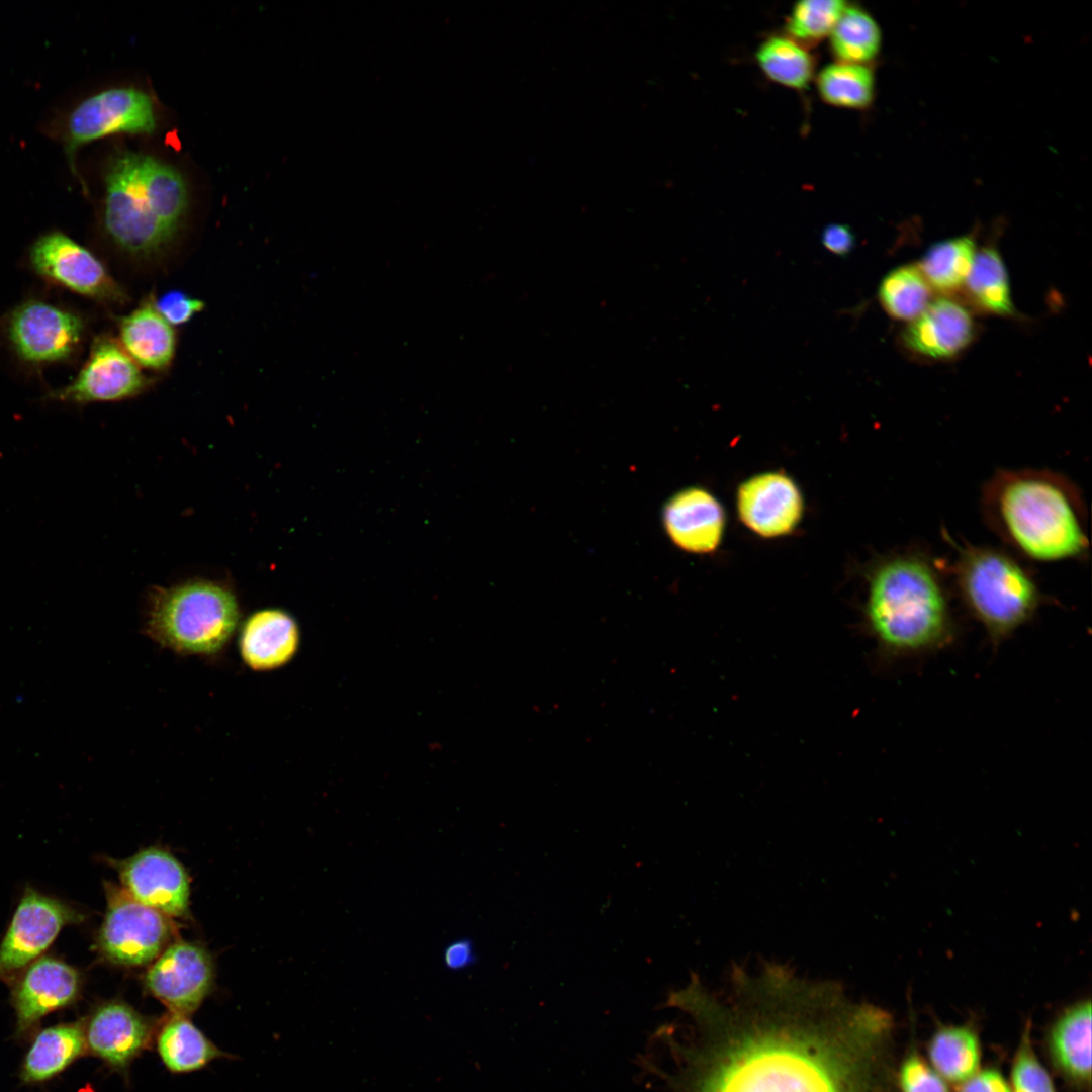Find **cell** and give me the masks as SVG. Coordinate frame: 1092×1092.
Returning <instances> with one entry per match:
<instances>
[{
  "instance_id": "obj_1",
  "label": "cell",
  "mask_w": 1092,
  "mask_h": 1092,
  "mask_svg": "<svg viewBox=\"0 0 1092 1092\" xmlns=\"http://www.w3.org/2000/svg\"><path fill=\"white\" fill-rule=\"evenodd\" d=\"M672 1007L690 1020L657 1027L637 1059L651 1091H877L890 1020L873 1007L712 1021L690 992Z\"/></svg>"
},
{
  "instance_id": "obj_2",
  "label": "cell",
  "mask_w": 1092,
  "mask_h": 1092,
  "mask_svg": "<svg viewBox=\"0 0 1092 1092\" xmlns=\"http://www.w3.org/2000/svg\"><path fill=\"white\" fill-rule=\"evenodd\" d=\"M988 527L1018 554L1039 562L1082 558L1087 512L1078 487L1049 470H998L982 491Z\"/></svg>"
},
{
  "instance_id": "obj_3",
  "label": "cell",
  "mask_w": 1092,
  "mask_h": 1092,
  "mask_svg": "<svg viewBox=\"0 0 1092 1092\" xmlns=\"http://www.w3.org/2000/svg\"><path fill=\"white\" fill-rule=\"evenodd\" d=\"M101 230L123 257L154 264L172 252L189 210L183 174L150 155L119 152L104 172Z\"/></svg>"
},
{
  "instance_id": "obj_4",
  "label": "cell",
  "mask_w": 1092,
  "mask_h": 1092,
  "mask_svg": "<svg viewBox=\"0 0 1092 1092\" xmlns=\"http://www.w3.org/2000/svg\"><path fill=\"white\" fill-rule=\"evenodd\" d=\"M866 614L876 639L894 654L937 649L952 635L950 608L939 572L919 552L893 555L875 568Z\"/></svg>"
},
{
  "instance_id": "obj_5",
  "label": "cell",
  "mask_w": 1092,
  "mask_h": 1092,
  "mask_svg": "<svg viewBox=\"0 0 1092 1092\" xmlns=\"http://www.w3.org/2000/svg\"><path fill=\"white\" fill-rule=\"evenodd\" d=\"M954 579L963 602L994 642L1027 623L1042 603L1032 575L1009 553L989 547L960 548Z\"/></svg>"
},
{
  "instance_id": "obj_6",
  "label": "cell",
  "mask_w": 1092,
  "mask_h": 1092,
  "mask_svg": "<svg viewBox=\"0 0 1092 1092\" xmlns=\"http://www.w3.org/2000/svg\"><path fill=\"white\" fill-rule=\"evenodd\" d=\"M147 634L182 654H213L232 637L239 621L234 593L210 580H191L151 592Z\"/></svg>"
},
{
  "instance_id": "obj_7",
  "label": "cell",
  "mask_w": 1092,
  "mask_h": 1092,
  "mask_svg": "<svg viewBox=\"0 0 1092 1092\" xmlns=\"http://www.w3.org/2000/svg\"><path fill=\"white\" fill-rule=\"evenodd\" d=\"M0 332L20 362L40 368L68 362L78 354L86 322L71 308L30 298L1 318Z\"/></svg>"
},
{
  "instance_id": "obj_8",
  "label": "cell",
  "mask_w": 1092,
  "mask_h": 1092,
  "mask_svg": "<svg viewBox=\"0 0 1092 1092\" xmlns=\"http://www.w3.org/2000/svg\"><path fill=\"white\" fill-rule=\"evenodd\" d=\"M105 915L95 940L97 953L110 964L124 967L153 962L172 935L169 917L111 883H105Z\"/></svg>"
},
{
  "instance_id": "obj_9",
  "label": "cell",
  "mask_w": 1092,
  "mask_h": 1092,
  "mask_svg": "<svg viewBox=\"0 0 1092 1092\" xmlns=\"http://www.w3.org/2000/svg\"><path fill=\"white\" fill-rule=\"evenodd\" d=\"M157 122L155 103L145 91L134 87L99 91L68 115L63 134L68 163L75 173V157L81 147L117 133L150 134Z\"/></svg>"
},
{
  "instance_id": "obj_10",
  "label": "cell",
  "mask_w": 1092,
  "mask_h": 1092,
  "mask_svg": "<svg viewBox=\"0 0 1092 1092\" xmlns=\"http://www.w3.org/2000/svg\"><path fill=\"white\" fill-rule=\"evenodd\" d=\"M28 264L47 282L106 304H123L127 295L105 265L67 234L51 231L28 250Z\"/></svg>"
},
{
  "instance_id": "obj_11",
  "label": "cell",
  "mask_w": 1092,
  "mask_h": 1092,
  "mask_svg": "<svg viewBox=\"0 0 1092 1092\" xmlns=\"http://www.w3.org/2000/svg\"><path fill=\"white\" fill-rule=\"evenodd\" d=\"M85 918L68 902L26 887L0 942V979L10 980L42 957L64 927Z\"/></svg>"
},
{
  "instance_id": "obj_12",
  "label": "cell",
  "mask_w": 1092,
  "mask_h": 1092,
  "mask_svg": "<svg viewBox=\"0 0 1092 1092\" xmlns=\"http://www.w3.org/2000/svg\"><path fill=\"white\" fill-rule=\"evenodd\" d=\"M151 381L120 343L108 335L96 337L87 360L66 386L51 391V401L81 406L136 396Z\"/></svg>"
},
{
  "instance_id": "obj_13",
  "label": "cell",
  "mask_w": 1092,
  "mask_h": 1092,
  "mask_svg": "<svg viewBox=\"0 0 1092 1092\" xmlns=\"http://www.w3.org/2000/svg\"><path fill=\"white\" fill-rule=\"evenodd\" d=\"M7 982L16 1014V1035L26 1036L44 1016L78 1000L83 977L63 959L43 954Z\"/></svg>"
},
{
  "instance_id": "obj_14",
  "label": "cell",
  "mask_w": 1092,
  "mask_h": 1092,
  "mask_svg": "<svg viewBox=\"0 0 1092 1092\" xmlns=\"http://www.w3.org/2000/svg\"><path fill=\"white\" fill-rule=\"evenodd\" d=\"M144 982L147 991L171 1013L188 1016L210 992L212 962L203 947L188 941H175L154 960Z\"/></svg>"
},
{
  "instance_id": "obj_15",
  "label": "cell",
  "mask_w": 1092,
  "mask_h": 1092,
  "mask_svg": "<svg viewBox=\"0 0 1092 1092\" xmlns=\"http://www.w3.org/2000/svg\"><path fill=\"white\" fill-rule=\"evenodd\" d=\"M83 1026L87 1051L124 1075L154 1036L153 1022L116 999L97 1004Z\"/></svg>"
},
{
  "instance_id": "obj_16",
  "label": "cell",
  "mask_w": 1092,
  "mask_h": 1092,
  "mask_svg": "<svg viewBox=\"0 0 1092 1092\" xmlns=\"http://www.w3.org/2000/svg\"><path fill=\"white\" fill-rule=\"evenodd\" d=\"M122 889L140 903L168 917L186 913L189 879L182 864L169 852L151 847L118 862Z\"/></svg>"
},
{
  "instance_id": "obj_17",
  "label": "cell",
  "mask_w": 1092,
  "mask_h": 1092,
  "mask_svg": "<svg viewBox=\"0 0 1092 1092\" xmlns=\"http://www.w3.org/2000/svg\"><path fill=\"white\" fill-rule=\"evenodd\" d=\"M743 524L755 534L774 538L791 533L801 520L803 498L796 483L781 472H765L745 480L737 491Z\"/></svg>"
},
{
  "instance_id": "obj_18",
  "label": "cell",
  "mask_w": 1092,
  "mask_h": 1092,
  "mask_svg": "<svg viewBox=\"0 0 1092 1092\" xmlns=\"http://www.w3.org/2000/svg\"><path fill=\"white\" fill-rule=\"evenodd\" d=\"M664 528L674 544L693 553H708L721 542L725 515L721 504L706 489L689 487L665 504Z\"/></svg>"
},
{
  "instance_id": "obj_19",
  "label": "cell",
  "mask_w": 1092,
  "mask_h": 1092,
  "mask_svg": "<svg viewBox=\"0 0 1092 1092\" xmlns=\"http://www.w3.org/2000/svg\"><path fill=\"white\" fill-rule=\"evenodd\" d=\"M975 333L970 312L959 302L939 298L928 304L902 333L904 345L915 354L949 358L963 351Z\"/></svg>"
},
{
  "instance_id": "obj_20",
  "label": "cell",
  "mask_w": 1092,
  "mask_h": 1092,
  "mask_svg": "<svg viewBox=\"0 0 1092 1092\" xmlns=\"http://www.w3.org/2000/svg\"><path fill=\"white\" fill-rule=\"evenodd\" d=\"M299 630L295 620L279 609L252 614L240 636L244 662L254 670H271L287 663L296 653Z\"/></svg>"
},
{
  "instance_id": "obj_21",
  "label": "cell",
  "mask_w": 1092,
  "mask_h": 1092,
  "mask_svg": "<svg viewBox=\"0 0 1092 1092\" xmlns=\"http://www.w3.org/2000/svg\"><path fill=\"white\" fill-rule=\"evenodd\" d=\"M119 343L142 368L162 371L170 366L176 350V335L158 311L154 299L144 300L118 320Z\"/></svg>"
},
{
  "instance_id": "obj_22",
  "label": "cell",
  "mask_w": 1092,
  "mask_h": 1092,
  "mask_svg": "<svg viewBox=\"0 0 1092 1092\" xmlns=\"http://www.w3.org/2000/svg\"><path fill=\"white\" fill-rule=\"evenodd\" d=\"M1049 1051L1057 1069L1070 1082H1091V1002L1082 1000L1064 1010L1049 1034Z\"/></svg>"
},
{
  "instance_id": "obj_23",
  "label": "cell",
  "mask_w": 1092,
  "mask_h": 1092,
  "mask_svg": "<svg viewBox=\"0 0 1092 1092\" xmlns=\"http://www.w3.org/2000/svg\"><path fill=\"white\" fill-rule=\"evenodd\" d=\"M87 1051L83 1022L62 1023L40 1030L21 1066L26 1084L48 1081L62 1073Z\"/></svg>"
},
{
  "instance_id": "obj_24",
  "label": "cell",
  "mask_w": 1092,
  "mask_h": 1092,
  "mask_svg": "<svg viewBox=\"0 0 1092 1092\" xmlns=\"http://www.w3.org/2000/svg\"><path fill=\"white\" fill-rule=\"evenodd\" d=\"M157 1052L173 1073L200 1070L215 1059L226 1057L187 1015L171 1013L156 1033Z\"/></svg>"
},
{
  "instance_id": "obj_25",
  "label": "cell",
  "mask_w": 1092,
  "mask_h": 1092,
  "mask_svg": "<svg viewBox=\"0 0 1092 1092\" xmlns=\"http://www.w3.org/2000/svg\"><path fill=\"white\" fill-rule=\"evenodd\" d=\"M755 59L769 80L790 89H806L814 78L812 55L788 35L767 37L756 50Z\"/></svg>"
},
{
  "instance_id": "obj_26",
  "label": "cell",
  "mask_w": 1092,
  "mask_h": 1092,
  "mask_svg": "<svg viewBox=\"0 0 1092 1092\" xmlns=\"http://www.w3.org/2000/svg\"><path fill=\"white\" fill-rule=\"evenodd\" d=\"M875 75L869 65L835 61L816 76L820 98L847 109H866L875 97Z\"/></svg>"
},
{
  "instance_id": "obj_27",
  "label": "cell",
  "mask_w": 1092,
  "mask_h": 1092,
  "mask_svg": "<svg viewBox=\"0 0 1092 1092\" xmlns=\"http://www.w3.org/2000/svg\"><path fill=\"white\" fill-rule=\"evenodd\" d=\"M828 38L836 61L854 64L869 65L882 44L881 29L873 16L848 3Z\"/></svg>"
},
{
  "instance_id": "obj_28",
  "label": "cell",
  "mask_w": 1092,
  "mask_h": 1092,
  "mask_svg": "<svg viewBox=\"0 0 1092 1092\" xmlns=\"http://www.w3.org/2000/svg\"><path fill=\"white\" fill-rule=\"evenodd\" d=\"M966 285L971 299L984 310L1007 316L1015 313L1008 273L995 248L984 247L976 253Z\"/></svg>"
},
{
  "instance_id": "obj_29",
  "label": "cell",
  "mask_w": 1092,
  "mask_h": 1092,
  "mask_svg": "<svg viewBox=\"0 0 1092 1092\" xmlns=\"http://www.w3.org/2000/svg\"><path fill=\"white\" fill-rule=\"evenodd\" d=\"M928 1054L935 1071L951 1082H964L978 1072L981 1059L977 1034L966 1026H946L932 1036Z\"/></svg>"
},
{
  "instance_id": "obj_30",
  "label": "cell",
  "mask_w": 1092,
  "mask_h": 1092,
  "mask_svg": "<svg viewBox=\"0 0 1092 1092\" xmlns=\"http://www.w3.org/2000/svg\"><path fill=\"white\" fill-rule=\"evenodd\" d=\"M976 253L972 237L947 239L930 246L918 268L930 286L939 291H954L966 282Z\"/></svg>"
},
{
  "instance_id": "obj_31",
  "label": "cell",
  "mask_w": 1092,
  "mask_h": 1092,
  "mask_svg": "<svg viewBox=\"0 0 1092 1092\" xmlns=\"http://www.w3.org/2000/svg\"><path fill=\"white\" fill-rule=\"evenodd\" d=\"M878 295L888 314L898 320H914L931 302V286L918 266L904 265L882 279Z\"/></svg>"
},
{
  "instance_id": "obj_32",
  "label": "cell",
  "mask_w": 1092,
  "mask_h": 1092,
  "mask_svg": "<svg viewBox=\"0 0 1092 1092\" xmlns=\"http://www.w3.org/2000/svg\"><path fill=\"white\" fill-rule=\"evenodd\" d=\"M843 0H803L794 4L786 21V35L804 47L828 37L846 7Z\"/></svg>"
},
{
  "instance_id": "obj_33",
  "label": "cell",
  "mask_w": 1092,
  "mask_h": 1092,
  "mask_svg": "<svg viewBox=\"0 0 1092 1092\" xmlns=\"http://www.w3.org/2000/svg\"><path fill=\"white\" fill-rule=\"evenodd\" d=\"M1011 1092H1056L1053 1081L1033 1051L1026 1028L1011 1070Z\"/></svg>"
},
{
  "instance_id": "obj_34",
  "label": "cell",
  "mask_w": 1092,
  "mask_h": 1092,
  "mask_svg": "<svg viewBox=\"0 0 1092 1092\" xmlns=\"http://www.w3.org/2000/svg\"><path fill=\"white\" fill-rule=\"evenodd\" d=\"M899 1085L902 1092H949L940 1075L915 1054L903 1062Z\"/></svg>"
},
{
  "instance_id": "obj_35",
  "label": "cell",
  "mask_w": 1092,
  "mask_h": 1092,
  "mask_svg": "<svg viewBox=\"0 0 1092 1092\" xmlns=\"http://www.w3.org/2000/svg\"><path fill=\"white\" fill-rule=\"evenodd\" d=\"M161 315L170 325H182L200 312L204 303L180 290H171L154 300Z\"/></svg>"
},
{
  "instance_id": "obj_36",
  "label": "cell",
  "mask_w": 1092,
  "mask_h": 1092,
  "mask_svg": "<svg viewBox=\"0 0 1092 1092\" xmlns=\"http://www.w3.org/2000/svg\"><path fill=\"white\" fill-rule=\"evenodd\" d=\"M958 1092H1011V1088L999 1071L986 1069L964 1081Z\"/></svg>"
},
{
  "instance_id": "obj_37",
  "label": "cell",
  "mask_w": 1092,
  "mask_h": 1092,
  "mask_svg": "<svg viewBox=\"0 0 1092 1092\" xmlns=\"http://www.w3.org/2000/svg\"><path fill=\"white\" fill-rule=\"evenodd\" d=\"M821 242L833 254L846 256L855 246V237L848 225L832 223L823 229Z\"/></svg>"
},
{
  "instance_id": "obj_38",
  "label": "cell",
  "mask_w": 1092,
  "mask_h": 1092,
  "mask_svg": "<svg viewBox=\"0 0 1092 1092\" xmlns=\"http://www.w3.org/2000/svg\"><path fill=\"white\" fill-rule=\"evenodd\" d=\"M476 962L473 943L468 938H459L444 948L443 963L446 968L458 971L468 968Z\"/></svg>"
}]
</instances>
